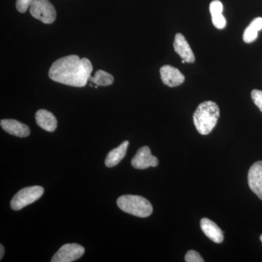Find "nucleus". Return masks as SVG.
Masks as SVG:
<instances>
[{
    "label": "nucleus",
    "mask_w": 262,
    "mask_h": 262,
    "mask_svg": "<svg viewBox=\"0 0 262 262\" xmlns=\"http://www.w3.org/2000/svg\"><path fill=\"white\" fill-rule=\"evenodd\" d=\"M92 71V63L88 58L72 55L55 61L50 69L49 77L59 83L81 88L87 84Z\"/></svg>",
    "instance_id": "1"
},
{
    "label": "nucleus",
    "mask_w": 262,
    "mask_h": 262,
    "mask_svg": "<svg viewBox=\"0 0 262 262\" xmlns=\"http://www.w3.org/2000/svg\"><path fill=\"white\" fill-rule=\"evenodd\" d=\"M220 117L218 105L211 101H204L196 108L193 121L201 135H208L213 130Z\"/></svg>",
    "instance_id": "2"
},
{
    "label": "nucleus",
    "mask_w": 262,
    "mask_h": 262,
    "mask_svg": "<svg viewBox=\"0 0 262 262\" xmlns=\"http://www.w3.org/2000/svg\"><path fill=\"white\" fill-rule=\"evenodd\" d=\"M117 204L122 211L140 218L149 216L153 211L151 203L139 195H122L117 199Z\"/></svg>",
    "instance_id": "3"
},
{
    "label": "nucleus",
    "mask_w": 262,
    "mask_h": 262,
    "mask_svg": "<svg viewBox=\"0 0 262 262\" xmlns=\"http://www.w3.org/2000/svg\"><path fill=\"white\" fill-rule=\"evenodd\" d=\"M44 189L39 186H33L20 189L10 202V207L14 211H19L24 207L32 204L42 196Z\"/></svg>",
    "instance_id": "4"
},
{
    "label": "nucleus",
    "mask_w": 262,
    "mask_h": 262,
    "mask_svg": "<svg viewBox=\"0 0 262 262\" xmlns=\"http://www.w3.org/2000/svg\"><path fill=\"white\" fill-rule=\"evenodd\" d=\"M29 10L31 15L42 23L51 24L56 20V9L48 0H34Z\"/></svg>",
    "instance_id": "5"
},
{
    "label": "nucleus",
    "mask_w": 262,
    "mask_h": 262,
    "mask_svg": "<svg viewBox=\"0 0 262 262\" xmlns=\"http://www.w3.org/2000/svg\"><path fill=\"white\" fill-rule=\"evenodd\" d=\"M84 248L77 244L61 246L52 258L51 262H72L83 256Z\"/></svg>",
    "instance_id": "6"
},
{
    "label": "nucleus",
    "mask_w": 262,
    "mask_h": 262,
    "mask_svg": "<svg viewBox=\"0 0 262 262\" xmlns=\"http://www.w3.org/2000/svg\"><path fill=\"white\" fill-rule=\"evenodd\" d=\"M159 164V160L153 156L151 150L148 146H143L138 150L135 156L131 160V165L136 169H146L149 167H156Z\"/></svg>",
    "instance_id": "7"
},
{
    "label": "nucleus",
    "mask_w": 262,
    "mask_h": 262,
    "mask_svg": "<svg viewBox=\"0 0 262 262\" xmlns=\"http://www.w3.org/2000/svg\"><path fill=\"white\" fill-rule=\"evenodd\" d=\"M250 189L262 201V161L253 164L248 174Z\"/></svg>",
    "instance_id": "8"
},
{
    "label": "nucleus",
    "mask_w": 262,
    "mask_h": 262,
    "mask_svg": "<svg viewBox=\"0 0 262 262\" xmlns=\"http://www.w3.org/2000/svg\"><path fill=\"white\" fill-rule=\"evenodd\" d=\"M160 72L163 83L170 88L180 85L185 80V77L182 72L172 66H163L160 68Z\"/></svg>",
    "instance_id": "9"
},
{
    "label": "nucleus",
    "mask_w": 262,
    "mask_h": 262,
    "mask_svg": "<svg viewBox=\"0 0 262 262\" xmlns=\"http://www.w3.org/2000/svg\"><path fill=\"white\" fill-rule=\"evenodd\" d=\"M173 48L177 54L184 60L186 63H194L195 61L194 53L183 34L178 33L174 39Z\"/></svg>",
    "instance_id": "10"
},
{
    "label": "nucleus",
    "mask_w": 262,
    "mask_h": 262,
    "mask_svg": "<svg viewBox=\"0 0 262 262\" xmlns=\"http://www.w3.org/2000/svg\"><path fill=\"white\" fill-rule=\"evenodd\" d=\"M0 125L3 130L10 135L17 136V137H27L30 134V128L27 125L18 120L5 119L1 120Z\"/></svg>",
    "instance_id": "11"
},
{
    "label": "nucleus",
    "mask_w": 262,
    "mask_h": 262,
    "mask_svg": "<svg viewBox=\"0 0 262 262\" xmlns=\"http://www.w3.org/2000/svg\"><path fill=\"white\" fill-rule=\"evenodd\" d=\"M201 227L203 233L215 244H221L224 241V234L222 229L213 221L207 218L202 219Z\"/></svg>",
    "instance_id": "12"
},
{
    "label": "nucleus",
    "mask_w": 262,
    "mask_h": 262,
    "mask_svg": "<svg viewBox=\"0 0 262 262\" xmlns=\"http://www.w3.org/2000/svg\"><path fill=\"white\" fill-rule=\"evenodd\" d=\"M36 122L41 128L48 132H53L58 125L56 117L46 110H38L36 113Z\"/></svg>",
    "instance_id": "13"
},
{
    "label": "nucleus",
    "mask_w": 262,
    "mask_h": 262,
    "mask_svg": "<svg viewBox=\"0 0 262 262\" xmlns=\"http://www.w3.org/2000/svg\"><path fill=\"white\" fill-rule=\"evenodd\" d=\"M128 145V141H125L115 149L111 150L106 155V160H105L106 166L108 168H113V167L116 166L117 164L120 163L126 155Z\"/></svg>",
    "instance_id": "14"
},
{
    "label": "nucleus",
    "mask_w": 262,
    "mask_h": 262,
    "mask_svg": "<svg viewBox=\"0 0 262 262\" xmlns=\"http://www.w3.org/2000/svg\"><path fill=\"white\" fill-rule=\"evenodd\" d=\"M89 80L98 86H108L114 82V77L103 70H98L94 77H90Z\"/></svg>",
    "instance_id": "15"
},
{
    "label": "nucleus",
    "mask_w": 262,
    "mask_h": 262,
    "mask_svg": "<svg viewBox=\"0 0 262 262\" xmlns=\"http://www.w3.org/2000/svg\"><path fill=\"white\" fill-rule=\"evenodd\" d=\"M211 17L212 22L215 28L219 29L225 28L226 25H227V20L222 13H213V14H211Z\"/></svg>",
    "instance_id": "16"
},
{
    "label": "nucleus",
    "mask_w": 262,
    "mask_h": 262,
    "mask_svg": "<svg viewBox=\"0 0 262 262\" xmlns=\"http://www.w3.org/2000/svg\"><path fill=\"white\" fill-rule=\"evenodd\" d=\"M258 31L255 30L252 27L248 26L247 28L245 29L244 36V41L246 43H251L254 42L258 37Z\"/></svg>",
    "instance_id": "17"
},
{
    "label": "nucleus",
    "mask_w": 262,
    "mask_h": 262,
    "mask_svg": "<svg viewBox=\"0 0 262 262\" xmlns=\"http://www.w3.org/2000/svg\"><path fill=\"white\" fill-rule=\"evenodd\" d=\"M185 261L187 262H203L204 259L196 251H189L186 254Z\"/></svg>",
    "instance_id": "18"
},
{
    "label": "nucleus",
    "mask_w": 262,
    "mask_h": 262,
    "mask_svg": "<svg viewBox=\"0 0 262 262\" xmlns=\"http://www.w3.org/2000/svg\"><path fill=\"white\" fill-rule=\"evenodd\" d=\"M34 0H17L16 8L20 13H24L30 8Z\"/></svg>",
    "instance_id": "19"
},
{
    "label": "nucleus",
    "mask_w": 262,
    "mask_h": 262,
    "mask_svg": "<svg viewBox=\"0 0 262 262\" xmlns=\"http://www.w3.org/2000/svg\"><path fill=\"white\" fill-rule=\"evenodd\" d=\"M251 98L253 103L259 108L262 113V91L258 90H253L251 92Z\"/></svg>",
    "instance_id": "20"
},
{
    "label": "nucleus",
    "mask_w": 262,
    "mask_h": 262,
    "mask_svg": "<svg viewBox=\"0 0 262 262\" xmlns=\"http://www.w3.org/2000/svg\"><path fill=\"white\" fill-rule=\"evenodd\" d=\"M223 12V5L220 0H214L210 4V13L211 14Z\"/></svg>",
    "instance_id": "21"
},
{
    "label": "nucleus",
    "mask_w": 262,
    "mask_h": 262,
    "mask_svg": "<svg viewBox=\"0 0 262 262\" xmlns=\"http://www.w3.org/2000/svg\"><path fill=\"white\" fill-rule=\"evenodd\" d=\"M249 26L254 29L255 30L259 32L262 29V18L258 17V18L253 19L251 24H249Z\"/></svg>",
    "instance_id": "22"
},
{
    "label": "nucleus",
    "mask_w": 262,
    "mask_h": 262,
    "mask_svg": "<svg viewBox=\"0 0 262 262\" xmlns=\"http://www.w3.org/2000/svg\"><path fill=\"white\" fill-rule=\"evenodd\" d=\"M0 250H1V253H0V259L3 258V256H4L5 253V248L4 246L3 245H0Z\"/></svg>",
    "instance_id": "23"
},
{
    "label": "nucleus",
    "mask_w": 262,
    "mask_h": 262,
    "mask_svg": "<svg viewBox=\"0 0 262 262\" xmlns=\"http://www.w3.org/2000/svg\"><path fill=\"white\" fill-rule=\"evenodd\" d=\"M260 239H261V241L262 242V234L261 236H260Z\"/></svg>",
    "instance_id": "24"
}]
</instances>
